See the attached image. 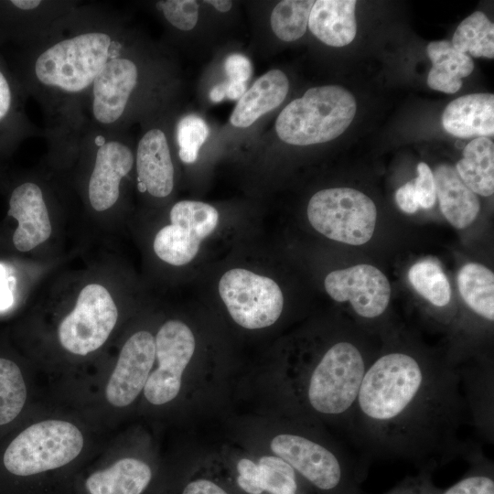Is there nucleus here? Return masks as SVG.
I'll return each mask as SVG.
<instances>
[{"label":"nucleus","mask_w":494,"mask_h":494,"mask_svg":"<svg viewBox=\"0 0 494 494\" xmlns=\"http://www.w3.org/2000/svg\"><path fill=\"white\" fill-rule=\"evenodd\" d=\"M465 458L469 468L455 484L440 494H494V466L481 451L473 447Z\"/></svg>","instance_id":"33"},{"label":"nucleus","mask_w":494,"mask_h":494,"mask_svg":"<svg viewBox=\"0 0 494 494\" xmlns=\"http://www.w3.org/2000/svg\"><path fill=\"white\" fill-rule=\"evenodd\" d=\"M466 406L478 434L487 442L494 441V378L487 368L459 370Z\"/></svg>","instance_id":"25"},{"label":"nucleus","mask_w":494,"mask_h":494,"mask_svg":"<svg viewBox=\"0 0 494 494\" xmlns=\"http://www.w3.org/2000/svg\"><path fill=\"white\" fill-rule=\"evenodd\" d=\"M432 68L427 77L428 86L435 91L455 93L462 86V78L474 70L470 56L456 50L446 40L433 41L427 46Z\"/></svg>","instance_id":"26"},{"label":"nucleus","mask_w":494,"mask_h":494,"mask_svg":"<svg viewBox=\"0 0 494 494\" xmlns=\"http://www.w3.org/2000/svg\"><path fill=\"white\" fill-rule=\"evenodd\" d=\"M176 494H241L213 461H206L187 472Z\"/></svg>","instance_id":"34"},{"label":"nucleus","mask_w":494,"mask_h":494,"mask_svg":"<svg viewBox=\"0 0 494 494\" xmlns=\"http://www.w3.org/2000/svg\"><path fill=\"white\" fill-rule=\"evenodd\" d=\"M136 187L140 193L164 199L174 188V165L166 133L159 127L146 130L134 154Z\"/></svg>","instance_id":"19"},{"label":"nucleus","mask_w":494,"mask_h":494,"mask_svg":"<svg viewBox=\"0 0 494 494\" xmlns=\"http://www.w3.org/2000/svg\"><path fill=\"white\" fill-rule=\"evenodd\" d=\"M169 225L159 230L153 248L162 261L176 266L191 262L201 241L211 234L219 222V212L209 204L181 200L170 210Z\"/></svg>","instance_id":"14"},{"label":"nucleus","mask_w":494,"mask_h":494,"mask_svg":"<svg viewBox=\"0 0 494 494\" xmlns=\"http://www.w3.org/2000/svg\"><path fill=\"white\" fill-rule=\"evenodd\" d=\"M312 227L328 239L362 245L373 235L377 210L364 193L350 188L322 189L307 205Z\"/></svg>","instance_id":"8"},{"label":"nucleus","mask_w":494,"mask_h":494,"mask_svg":"<svg viewBox=\"0 0 494 494\" xmlns=\"http://www.w3.org/2000/svg\"><path fill=\"white\" fill-rule=\"evenodd\" d=\"M324 285L330 297L337 302L349 301L355 313L365 319L381 317L390 302L387 277L370 264L335 270L326 276Z\"/></svg>","instance_id":"17"},{"label":"nucleus","mask_w":494,"mask_h":494,"mask_svg":"<svg viewBox=\"0 0 494 494\" xmlns=\"http://www.w3.org/2000/svg\"><path fill=\"white\" fill-rule=\"evenodd\" d=\"M368 361L362 349L351 339H338L317 359L283 369L276 378L286 413L346 430Z\"/></svg>","instance_id":"3"},{"label":"nucleus","mask_w":494,"mask_h":494,"mask_svg":"<svg viewBox=\"0 0 494 494\" xmlns=\"http://www.w3.org/2000/svg\"><path fill=\"white\" fill-rule=\"evenodd\" d=\"M158 494H175V492L172 489L170 490L169 489H166L159 492Z\"/></svg>","instance_id":"45"},{"label":"nucleus","mask_w":494,"mask_h":494,"mask_svg":"<svg viewBox=\"0 0 494 494\" xmlns=\"http://www.w3.org/2000/svg\"><path fill=\"white\" fill-rule=\"evenodd\" d=\"M157 11L174 27L189 31L198 22L199 5L194 0H165L156 3Z\"/></svg>","instance_id":"36"},{"label":"nucleus","mask_w":494,"mask_h":494,"mask_svg":"<svg viewBox=\"0 0 494 494\" xmlns=\"http://www.w3.org/2000/svg\"><path fill=\"white\" fill-rule=\"evenodd\" d=\"M15 285V278L8 275L5 267L0 264V311L7 309L12 305V290Z\"/></svg>","instance_id":"41"},{"label":"nucleus","mask_w":494,"mask_h":494,"mask_svg":"<svg viewBox=\"0 0 494 494\" xmlns=\"http://www.w3.org/2000/svg\"><path fill=\"white\" fill-rule=\"evenodd\" d=\"M209 134L206 122L199 116L187 114L181 117L176 126V139L181 161L187 164L194 163Z\"/></svg>","instance_id":"35"},{"label":"nucleus","mask_w":494,"mask_h":494,"mask_svg":"<svg viewBox=\"0 0 494 494\" xmlns=\"http://www.w3.org/2000/svg\"><path fill=\"white\" fill-rule=\"evenodd\" d=\"M118 308L107 288L89 284L80 292L72 310L59 324L57 335L68 353L84 357L101 349L118 320Z\"/></svg>","instance_id":"10"},{"label":"nucleus","mask_w":494,"mask_h":494,"mask_svg":"<svg viewBox=\"0 0 494 494\" xmlns=\"http://www.w3.org/2000/svg\"><path fill=\"white\" fill-rule=\"evenodd\" d=\"M27 400L23 369L11 356L0 353V439L19 424Z\"/></svg>","instance_id":"27"},{"label":"nucleus","mask_w":494,"mask_h":494,"mask_svg":"<svg viewBox=\"0 0 494 494\" xmlns=\"http://www.w3.org/2000/svg\"><path fill=\"white\" fill-rule=\"evenodd\" d=\"M435 468L423 467L413 476H407L384 494H440L443 489L435 486Z\"/></svg>","instance_id":"37"},{"label":"nucleus","mask_w":494,"mask_h":494,"mask_svg":"<svg viewBox=\"0 0 494 494\" xmlns=\"http://www.w3.org/2000/svg\"><path fill=\"white\" fill-rule=\"evenodd\" d=\"M79 5L76 1H0V47L21 48L41 39Z\"/></svg>","instance_id":"16"},{"label":"nucleus","mask_w":494,"mask_h":494,"mask_svg":"<svg viewBox=\"0 0 494 494\" xmlns=\"http://www.w3.org/2000/svg\"><path fill=\"white\" fill-rule=\"evenodd\" d=\"M457 286L466 305L482 319L493 322V272L483 264L468 263L458 272Z\"/></svg>","instance_id":"29"},{"label":"nucleus","mask_w":494,"mask_h":494,"mask_svg":"<svg viewBox=\"0 0 494 494\" xmlns=\"http://www.w3.org/2000/svg\"><path fill=\"white\" fill-rule=\"evenodd\" d=\"M218 288L230 316L243 328L270 327L282 314L283 293L269 277L233 268L221 276Z\"/></svg>","instance_id":"11"},{"label":"nucleus","mask_w":494,"mask_h":494,"mask_svg":"<svg viewBox=\"0 0 494 494\" xmlns=\"http://www.w3.org/2000/svg\"><path fill=\"white\" fill-rule=\"evenodd\" d=\"M289 89L286 75L280 70H271L259 77L238 100L231 115V124L239 128L252 125L266 113L278 107Z\"/></svg>","instance_id":"23"},{"label":"nucleus","mask_w":494,"mask_h":494,"mask_svg":"<svg viewBox=\"0 0 494 494\" xmlns=\"http://www.w3.org/2000/svg\"><path fill=\"white\" fill-rule=\"evenodd\" d=\"M440 209L456 229L468 227L478 217L480 202L477 195L449 165H439L433 172Z\"/></svg>","instance_id":"22"},{"label":"nucleus","mask_w":494,"mask_h":494,"mask_svg":"<svg viewBox=\"0 0 494 494\" xmlns=\"http://www.w3.org/2000/svg\"><path fill=\"white\" fill-rule=\"evenodd\" d=\"M155 342V363L142 397L151 408L161 409L176 403L184 391L196 338L186 323L171 319L160 327Z\"/></svg>","instance_id":"9"},{"label":"nucleus","mask_w":494,"mask_h":494,"mask_svg":"<svg viewBox=\"0 0 494 494\" xmlns=\"http://www.w3.org/2000/svg\"><path fill=\"white\" fill-rule=\"evenodd\" d=\"M127 43L115 9L79 4L44 38L16 48L9 65L27 95L41 105L53 147L78 133L94 81Z\"/></svg>","instance_id":"2"},{"label":"nucleus","mask_w":494,"mask_h":494,"mask_svg":"<svg viewBox=\"0 0 494 494\" xmlns=\"http://www.w3.org/2000/svg\"><path fill=\"white\" fill-rule=\"evenodd\" d=\"M456 171L475 194L490 196L494 192V144L487 137H477L463 150Z\"/></svg>","instance_id":"28"},{"label":"nucleus","mask_w":494,"mask_h":494,"mask_svg":"<svg viewBox=\"0 0 494 494\" xmlns=\"http://www.w3.org/2000/svg\"><path fill=\"white\" fill-rule=\"evenodd\" d=\"M445 130L459 138L494 134V95L472 93L452 101L442 116Z\"/></svg>","instance_id":"21"},{"label":"nucleus","mask_w":494,"mask_h":494,"mask_svg":"<svg viewBox=\"0 0 494 494\" xmlns=\"http://www.w3.org/2000/svg\"><path fill=\"white\" fill-rule=\"evenodd\" d=\"M356 100L346 89L326 85L308 89L278 115L275 131L285 143L309 145L331 141L351 124Z\"/></svg>","instance_id":"6"},{"label":"nucleus","mask_w":494,"mask_h":494,"mask_svg":"<svg viewBox=\"0 0 494 494\" xmlns=\"http://www.w3.org/2000/svg\"><path fill=\"white\" fill-rule=\"evenodd\" d=\"M355 0L315 1L308 19L311 33L326 45L344 47L357 33Z\"/></svg>","instance_id":"24"},{"label":"nucleus","mask_w":494,"mask_h":494,"mask_svg":"<svg viewBox=\"0 0 494 494\" xmlns=\"http://www.w3.org/2000/svg\"><path fill=\"white\" fill-rule=\"evenodd\" d=\"M170 483L151 457L121 454L79 473L69 494H158Z\"/></svg>","instance_id":"13"},{"label":"nucleus","mask_w":494,"mask_h":494,"mask_svg":"<svg viewBox=\"0 0 494 494\" xmlns=\"http://www.w3.org/2000/svg\"><path fill=\"white\" fill-rule=\"evenodd\" d=\"M467 422L459 370L401 348L369 365L346 431L370 457L435 469L473 448L460 437Z\"/></svg>","instance_id":"1"},{"label":"nucleus","mask_w":494,"mask_h":494,"mask_svg":"<svg viewBox=\"0 0 494 494\" xmlns=\"http://www.w3.org/2000/svg\"><path fill=\"white\" fill-rule=\"evenodd\" d=\"M417 177L414 181V188L419 207L429 209L436 199V190L434 174L427 164L420 162L417 165Z\"/></svg>","instance_id":"38"},{"label":"nucleus","mask_w":494,"mask_h":494,"mask_svg":"<svg viewBox=\"0 0 494 494\" xmlns=\"http://www.w3.org/2000/svg\"><path fill=\"white\" fill-rule=\"evenodd\" d=\"M205 2L222 13L228 12L232 6V2L229 0H208Z\"/></svg>","instance_id":"44"},{"label":"nucleus","mask_w":494,"mask_h":494,"mask_svg":"<svg viewBox=\"0 0 494 494\" xmlns=\"http://www.w3.org/2000/svg\"><path fill=\"white\" fill-rule=\"evenodd\" d=\"M241 494H316L279 456L229 450L213 459Z\"/></svg>","instance_id":"12"},{"label":"nucleus","mask_w":494,"mask_h":494,"mask_svg":"<svg viewBox=\"0 0 494 494\" xmlns=\"http://www.w3.org/2000/svg\"><path fill=\"white\" fill-rule=\"evenodd\" d=\"M77 146L91 160L86 192L97 212L112 209L121 196V185L134 166V153L122 132H106L81 126L60 149Z\"/></svg>","instance_id":"7"},{"label":"nucleus","mask_w":494,"mask_h":494,"mask_svg":"<svg viewBox=\"0 0 494 494\" xmlns=\"http://www.w3.org/2000/svg\"><path fill=\"white\" fill-rule=\"evenodd\" d=\"M155 336L139 330L124 343L103 389L104 399L114 409H126L142 396L154 367Z\"/></svg>","instance_id":"15"},{"label":"nucleus","mask_w":494,"mask_h":494,"mask_svg":"<svg viewBox=\"0 0 494 494\" xmlns=\"http://www.w3.org/2000/svg\"><path fill=\"white\" fill-rule=\"evenodd\" d=\"M226 97L230 100H239L246 91V83L226 81Z\"/></svg>","instance_id":"42"},{"label":"nucleus","mask_w":494,"mask_h":494,"mask_svg":"<svg viewBox=\"0 0 494 494\" xmlns=\"http://www.w3.org/2000/svg\"><path fill=\"white\" fill-rule=\"evenodd\" d=\"M85 446L82 429L66 418L17 424L0 439V477L16 494H69Z\"/></svg>","instance_id":"4"},{"label":"nucleus","mask_w":494,"mask_h":494,"mask_svg":"<svg viewBox=\"0 0 494 494\" xmlns=\"http://www.w3.org/2000/svg\"><path fill=\"white\" fill-rule=\"evenodd\" d=\"M408 279L414 290L435 306L443 307L449 304L450 284L436 262L415 263L408 271Z\"/></svg>","instance_id":"31"},{"label":"nucleus","mask_w":494,"mask_h":494,"mask_svg":"<svg viewBox=\"0 0 494 494\" xmlns=\"http://www.w3.org/2000/svg\"><path fill=\"white\" fill-rule=\"evenodd\" d=\"M7 216L16 221L13 246L27 252L46 242L52 226L42 187L33 179L17 181L8 192Z\"/></svg>","instance_id":"18"},{"label":"nucleus","mask_w":494,"mask_h":494,"mask_svg":"<svg viewBox=\"0 0 494 494\" xmlns=\"http://www.w3.org/2000/svg\"><path fill=\"white\" fill-rule=\"evenodd\" d=\"M285 416L266 438L268 452L290 465L316 494H360L366 468L326 436L321 424Z\"/></svg>","instance_id":"5"},{"label":"nucleus","mask_w":494,"mask_h":494,"mask_svg":"<svg viewBox=\"0 0 494 494\" xmlns=\"http://www.w3.org/2000/svg\"><path fill=\"white\" fill-rule=\"evenodd\" d=\"M27 97L10 65L0 54V156L10 154L35 134L25 111Z\"/></svg>","instance_id":"20"},{"label":"nucleus","mask_w":494,"mask_h":494,"mask_svg":"<svg viewBox=\"0 0 494 494\" xmlns=\"http://www.w3.org/2000/svg\"><path fill=\"white\" fill-rule=\"evenodd\" d=\"M398 207L405 213H414L419 208L413 182H407L400 187L395 193Z\"/></svg>","instance_id":"40"},{"label":"nucleus","mask_w":494,"mask_h":494,"mask_svg":"<svg viewBox=\"0 0 494 494\" xmlns=\"http://www.w3.org/2000/svg\"><path fill=\"white\" fill-rule=\"evenodd\" d=\"M227 83L215 85L209 91V98L213 102H220L226 97Z\"/></svg>","instance_id":"43"},{"label":"nucleus","mask_w":494,"mask_h":494,"mask_svg":"<svg viewBox=\"0 0 494 494\" xmlns=\"http://www.w3.org/2000/svg\"><path fill=\"white\" fill-rule=\"evenodd\" d=\"M453 47L471 56L494 58V26L487 16L476 11L466 17L456 29Z\"/></svg>","instance_id":"30"},{"label":"nucleus","mask_w":494,"mask_h":494,"mask_svg":"<svg viewBox=\"0 0 494 494\" xmlns=\"http://www.w3.org/2000/svg\"><path fill=\"white\" fill-rule=\"evenodd\" d=\"M314 3L313 0L280 1L270 16L271 27L275 36L287 42L300 38L307 28Z\"/></svg>","instance_id":"32"},{"label":"nucleus","mask_w":494,"mask_h":494,"mask_svg":"<svg viewBox=\"0 0 494 494\" xmlns=\"http://www.w3.org/2000/svg\"><path fill=\"white\" fill-rule=\"evenodd\" d=\"M225 73L229 81L246 83L252 76V67L247 57L242 54H231L224 61Z\"/></svg>","instance_id":"39"}]
</instances>
